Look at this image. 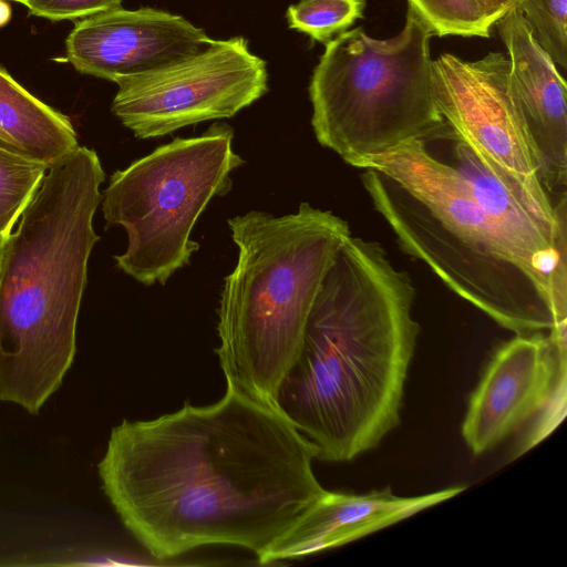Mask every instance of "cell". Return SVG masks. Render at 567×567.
I'll return each instance as SVG.
<instances>
[{
	"label": "cell",
	"mask_w": 567,
	"mask_h": 567,
	"mask_svg": "<svg viewBox=\"0 0 567 567\" xmlns=\"http://www.w3.org/2000/svg\"><path fill=\"white\" fill-rule=\"evenodd\" d=\"M316 451L272 404L227 385L153 420H123L97 464L122 524L155 558L208 545L258 557L326 491Z\"/></svg>",
	"instance_id": "obj_1"
},
{
	"label": "cell",
	"mask_w": 567,
	"mask_h": 567,
	"mask_svg": "<svg viewBox=\"0 0 567 567\" xmlns=\"http://www.w3.org/2000/svg\"><path fill=\"white\" fill-rule=\"evenodd\" d=\"M414 297L380 244L350 235L337 251L274 401L316 458L351 461L398 425L420 331Z\"/></svg>",
	"instance_id": "obj_2"
},
{
	"label": "cell",
	"mask_w": 567,
	"mask_h": 567,
	"mask_svg": "<svg viewBox=\"0 0 567 567\" xmlns=\"http://www.w3.org/2000/svg\"><path fill=\"white\" fill-rule=\"evenodd\" d=\"M105 173L78 146L48 167L0 264V401L37 415L76 351V323Z\"/></svg>",
	"instance_id": "obj_3"
},
{
	"label": "cell",
	"mask_w": 567,
	"mask_h": 567,
	"mask_svg": "<svg viewBox=\"0 0 567 567\" xmlns=\"http://www.w3.org/2000/svg\"><path fill=\"white\" fill-rule=\"evenodd\" d=\"M362 184L400 247L516 334L567 322V307L511 255L457 169L423 140L359 161Z\"/></svg>",
	"instance_id": "obj_4"
},
{
	"label": "cell",
	"mask_w": 567,
	"mask_h": 567,
	"mask_svg": "<svg viewBox=\"0 0 567 567\" xmlns=\"http://www.w3.org/2000/svg\"><path fill=\"white\" fill-rule=\"evenodd\" d=\"M228 226L238 258L220 293L216 352L227 385L274 405L322 280L351 231L344 219L308 203L280 217L251 210Z\"/></svg>",
	"instance_id": "obj_5"
},
{
	"label": "cell",
	"mask_w": 567,
	"mask_h": 567,
	"mask_svg": "<svg viewBox=\"0 0 567 567\" xmlns=\"http://www.w3.org/2000/svg\"><path fill=\"white\" fill-rule=\"evenodd\" d=\"M432 35L409 4L391 39L354 28L328 41L309 84L317 141L353 166L439 133L445 121L434 97Z\"/></svg>",
	"instance_id": "obj_6"
},
{
	"label": "cell",
	"mask_w": 567,
	"mask_h": 567,
	"mask_svg": "<svg viewBox=\"0 0 567 567\" xmlns=\"http://www.w3.org/2000/svg\"><path fill=\"white\" fill-rule=\"evenodd\" d=\"M234 131L214 123L199 136L176 137L115 171L102 195L106 228L122 226L127 247L116 266L145 286L165 285L199 249L193 228L212 198L226 195L244 164Z\"/></svg>",
	"instance_id": "obj_7"
},
{
	"label": "cell",
	"mask_w": 567,
	"mask_h": 567,
	"mask_svg": "<svg viewBox=\"0 0 567 567\" xmlns=\"http://www.w3.org/2000/svg\"><path fill=\"white\" fill-rule=\"evenodd\" d=\"M434 97L446 125L547 229L566 237V203L545 189L522 117L509 92V60L476 61L444 53L432 61Z\"/></svg>",
	"instance_id": "obj_8"
},
{
	"label": "cell",
	"mask_w": 567,
	"mask_h": 567,
	"mask_svg": "<svg viewBox=\"0 0 567 567\" xmlns=\"http://www.w3.org/2000/svg\"><path fill=\"white\" fill-rule=\"evenodd\" d=\"M266 62L243 37L115 81L112 112L137 138L168 135L209 120L229 118L268 90Z\"/></svg>",
	"instance_id": "obj_9"
},
{
	"label": "cell",
	"mask_w": 567,
	"mask_h": 567,
	"mask_svg": "<svg viewBox=\"0 0 567 567\" xmlns=\"http://www.w3.org/2000/svg\"><path fill=\"white\" fill-rule=\"evenodd\" d=\"M566 324L516 334L493 354L470 396L462 425L467 447L482 454L498 444L566 389Z\"/></svg>",
	"instance_id": "obj_10"
},
{
	"label": "cell",
	"mask_w": 567,
	"mask_h": 567,
	"mask_svg": "<svg viewBox=\"0 0 567 567\" xmlns=\"http://www.w3.org/2000/svg\"><path fill=\"white\" fill-rule=\"evenodd\" d=\"M212 41L182 16L118 7L76 21L65 52L80 73L115 82L186 58Z\"/></svg>",
	"instance_id": "obj_11"
},
{
	"label": "cell",
	"mask_w": 567,
	"mask_h": 567,
	"mask_svg": "<svg viewBox=\"0 0 567 567\" xmlns=\"http://www.w3.org/2000/svg\"><path fill=\"white\" fill-rule=\"evenodd\" d=\"M509 60V92L547 193L559 197L567 182V90L556 64L536 43L515 7L496 22ZM553 198V197H551Z\"/></svg>",
	"instance_id": "obj_12"
},
{
	"label": "cell",
	"mask_w": 567,
	"mask_h": 567,
	"mask_svg": "<svg viewBox=\"0 0 567 567\" xmlns=\"http://www.w3.org/2000/svg\"><path fill=\"white\" fill-rule=\"evenodd\" d=\"M470 197L496 228L514 259L567 307L566 237L542 225L496 174L445 123L434 136ZM426 141V140H425Z\"/></svg>",
	"instance_id": "obj_13"
},
{
	"label": "cell",
	"mask_w": 567,
	"mask_h": 567,
	"mask_svg": "<svg viewBox=\"0 0 567 567\" xmlns=\"http://www.w3.org/2000/svg\"><path fill=\"white\" fill-rule=\"evenodd\" d=\"M463 489L456 486L409 497L398 496L389 487L364 494L324 491L257 560L265 565L342 546L454 497Z\"/></svg>",
	"instance_id": "obj_14"
},
{
	"label": "cell",
	"mask_w": 567,
	"mask_h": 567,
	"mask_svg": "<svg viewBox=\"0 0 567 567\" xmlns=\"http://www.w3.org/2000/svg\"><path fill=\"white\" fill-rule=\"evenodd\" d=\"M0 134L48 167L79 146L70 118L29 93L1 65Z\"/></svg>",
	"instance_id": "obj_15"
},
{
	"label": "cell",
	"mask_w": 567,
	"mask_h": 567,
	"mask_svg": "<svg viewBox=\"0 0 567 567\" xmlns=\"http://www.w3.org/2000/svg\"><path fill=\"white\" fill-rule=\"evenodd\" d=\"M48 166L0 146V233L9 237L32 199Z\"/></svg>",
	"instance_id": "obj_16"
},
{
	"label": "cell",
	"mask_w": 567,
	"mask_h": 567,
	"mask_svg": "<svg viewBox=\"0 0 567 567\" xmlns=\"http://www.w3.org/2000/svg\"><path fill=\"white\" fill-rule=\"evenodd\" d=\"M367 0H300L288 7L289 28L327 43L361 18Z\"/></svg>",
	"instance_id": "obj_17"
},
{
	"label": "cell",
	"mask_w": 567,
	"mask_h": 567,
	"mask_svg": "<svg viewBox=\"0 0 567 567\" xmlns=\"http://www.w3.org/2000/svg\"><path fill=\"white\" fill-rule=\"evenodd\" d=\"M434 35L488 38L491 29L475 0H409Z\"/></svg>",
	"instance_id": "obj_18"
},
{
	"label": "cell",
	"mask_w": 567,
	"mask_h": 567,
	"mask_svg": "<svg viewBox=\"0 0 567 567\" xmlns=\"http://www.w3.org/2000/svg\"><path fill=\"white\" fill-rule=\"evenodd\" d=\"M536 41L556 66L567 68V0H519L516 6Z\"/></svg>",
	"instance_id": "obj_19"
},
{
	"label": "cell",
	"mask_w": 567,
	"mask_h": 567,
	"mask_svg": "<svg viewBox=\"0 0 567 567\" xmlns=\"http://www.w3.org/2000/svg\"><path fill=\"white\" fill-rule=\"evenodd\" d=\"M122 0H24L29 14L50 21H79L121 7Z\"/></svg>",
	"instance_id": "obj_20"
},
{
	"label": "cell",
	"mask_w": 567,
	"mask_h": 567,
	"mask_svg": "<svg viewBox=\"0 0 567 567\" xmlns=\"http://www.w3.org/2000/svg\"><path fill=\"white\" fill-rule=\"evenodd\" d=\"M487 24L493 27L509 10L515 8L519 0H475Z\"/></svg>",
	"instance_id": "obj_21"
},
{
	"label": "cell",
	"mask_w": 567,
	"mask_h": 567,
	"mask_svg": "<svg viewBox=\"0 0 567 567\" xmlns=\"http://www.w3.org/2000/svg\"><path fill=\"white\" fill-rule=\"evenodd\" d=\"M11 18V8L6 0H0V27L9 22Z\"/></svg>",
	"instance_id": "obj_22"
},
{
	"label": "cell",
	"mask_w": 567,
	"mask_h": 567,
	"mask_svg": "<svg viewBox=\"0 0 567 567\" xmlns=\"http://www.w3.org/2000/svg\"><path fill=\"white\" fill-rule=\"evenodd\" d=\"M9 237L4 236L3 234L0 233V264H1V259H2V256H3V251H4V248H6V244H7V240H8Z\"/></svg>",
	"instance_id": "obj_23"
},
{
	"label": "cell",
	"mask_w": 567,
	"mask_h": 567,
	"mask_svg": "<svg viewBox=\"0 0 567 567\" xmlns=\"http://www.w3.org/2000/svg\"><path fill=\"white\" fill-rule=\"evenodd\" d=\"M0 146L7 147V148H10V150H13V151L18 152L1 134H0Z\"/></svg>",
	"instance_id": "obj_24"
},
{
	"label": "cell",
	"mask_w": 567,
	"mask_h": 567,
	"mask_svg": "<svg viewBox=\"0 0 567 567\" xmlns=\"http://www.w3.org/2000/svg\"><path fill=\"white\" fill-rule=\"evenodd\" d=\"M10 1H17V2L23 3L24 0H10Z\"/></svg>",
	"instance_id": "obj_25"
}]
</instances>
